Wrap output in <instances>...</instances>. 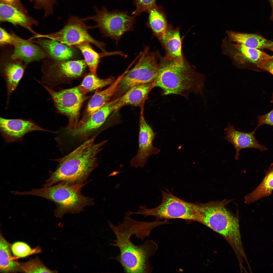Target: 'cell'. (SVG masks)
<instances>
[{
    "label": "cell",
    "instance_id": "cell-38",
    "mask_svg": "<svg viewBox=\"0 0 273 273\" xmlns=\"http://www.w3.org/2000/svg\"><path fill=\"white\" fill-rule=\"evenodd\" d=\"M271 8V11L270 18V20H273V0H268Z\"/></svg>",
    "mask_w": 273,
    "mask_h": 273
},
{
    "label": "cell",
    "instance_id": "cell-4",
    "mask_svg": "<svg viewBox=\"0 0 273 273\" xmlns=\"http://www.w3.org/2000/svg\"><path fill=\"white\" fill-rule=\"evenodd\" d=\"M230 200L197 202L196 221L221 236L230 245L237 257L245 255L238 218L226 208Z\"/></svg>",
    "mask_w": 273,
    "mask_h": 273
},
{
    "label": "cell",
    "instance_id": "cell-1",
    "mask_svg": "<svg viewBox=\"0 0 273 273\" xmlns=\"http://www.w3.org/2000/svg\"><path fill=\"white\" fill-rule=\"evenodd\" d=\"M125 215L124 220L118 225L108 221L109 226L114 234L116 239L109 245L118 247L120 254L115 258L125 272L147 273L151 272L150 258L157 248L155 242L151 240H145L142 244H134L131 237L135 235L142 241L149 236L155 228L153 222L137 221Z\"/></svg>",
    "mask_w": 273,
    "mask_h": 273
},
{
    "label": "cell",
    "instance_id": "cell-12",
    "mask_svg": "<svg viewBox=\"0 0 273 273\" xmlns=\"http://www.w3.org/2000/svg\"><path fill=\"white\" fill-rule=\"evenodd\" d=\"M143 111L140 117L137 153L130 162V166L135 168L144 167L150 156L160 152L159 149L153 144L156 133L145 120Z\"/></svg>",
    "mask_w": 273,
    "mask_h": 273
},
{
    "label": "cell",
    "instance_id": "cell-20",
    "mask_svg": "<svg viewBox=\"0 0 273 273\" xmlns=\"http://www.w3.org/2000/svg\"><path fill=\"white\" fill-rule=\"evenodd\" d=\"M35 42L41 46L47 53L48 58L57 61L71 60L76 55L73 47L58 41L46 38H37Z\"/></svg>",
    "mask_w": 273,
    "mask_h": 273
},
{
    "label": "cell",
    "instance_id": "cell-10",
    "mask_svg": "<svg viewBox=\"0 0 273 273\" xmlns=\"http://www.w3.org/2000/svg\"><path fill=\"white\" fill-rule=\"evenodd\" d=\"M48 92L57 111L67 118L69 122L65 129L71 131L77 126L80 110L87 97L78 86L56 91L41 84Z\"/></svg>",
    "mask_w": 273,
    "mask_h": 273
},
{
    "label": "cell",
    "instance_id": "cell-36",
    "mask_svg": "<svg viewBox=\"0 0 273 273\" xmlns=\"http://www.w3.org/2000/svg\"><path fill=\"white\" fill-rule=\"evenodd\" d=\"M21 0H0V2L12 6L27 13L26 9L21 3Z\"/></svg>",
    "mask_w": 273,
    "mask_h": 273
},
{
    "label": "cell",
    "instance_id": "cell-28",
    "mask_svg": "<svg viewBox=\"0 0 273 273\" xmlns=\"http://www.w3.org/2000/svg\"><path fill=\"white\" fill-rule=\"evenodd\" d=\"M74 47L78 49L81 53L90 72L94 74H97V69L102 57L110 55L121 54L119 52L98 53L93 49L90 43L88 42L82 43Z\"/></svg>",
    "mask_w": 273,
    "mask_h": 273
},
{
    "label": "cell",
    "instance_id": "cell-33",
    "mask_svg": "<svg viewBox=\"0 0 273 273\" xmlns=\"http://www.w3.org/2000/svg\"><path fill=\"white\" fill-rule=\"evenodd\" d=\"M14 33H10L4 29L0 28V44L2 46H13L19 38Z\"/></svg>",
    "mask_w": 273,
    "mask_h": 273
},
{
    "label": "cell",
    "instance_id": "cell-8",
    "mask_svg": "<svg viewBox=\"0 0 273 273\" xmlns=\"http://www.w3.org/2000/svg\"><path fill=\"white\" fill-rule=\"evenodd\" d=\"M140 54L135 66L125 72L118 84L116 93L121 96L134 86L156 82L159 71L157 54L150 52L149 47L146 46Z\"/></svg>",
    "mask_w": 273,
    "mask_h": 273
},
{
    "label": "cell",
    "instance_id": "cell-2",
    "mask_svg": "<svg viewBox=\"0 0 273 273\" xmlns=\"http://www.w3.org/2000/svg\"><path fill=\"white\" fill-rule=\"evenodd\" d=\"M97 136L94 135L66 155L57 160V166L54 171L50 172L43 187L59 183L75 185L87 182L89 175L98 166L97 154L107 142L105 140L95 143Z\"/></svg>",
    "mask_w": 273,
    "mask_h": 273
},
{
    "label": "cell",
    "instance_id": "cell-9",
    "mask_svg": "<svg viewBox=\"0 0 273 273\" xmlns=\"http://www.w3.org/2000/svg\"><path fill=\"white\" fill-rule=\"evenodd\" d=\"M87 66L84 59L60 61L47 58L42 64V76L39 83L51 88L81 77Z\"/></svg>",
    "mask_w": 273,
    "mask_h": 273
},
{
    "label": "cell",
    "instance_id": "cell-6",
    "mask_svg": "<svg viewBox=\"0 0 273 273\" xmlns=\"http://www.w3.org/2000/svg\"><path fill=\"white\" fill-rule=\"evenodd\" d=\"M162 201L158 206L149 209L144 206H140L137 211L129 212V214L141 215L144 217L153 216L157 220L180 219L196 221V202L185 201L169 192L162 191Z\"/></svg>",
    "mask_w": 273,
    "mask_h": 273
},
{
    "label": "cell",
    "instance_id": "cell-11",
    "mask_svg": "<svg viewBox=\"0 0 273 273\" xmlns=\"http://www.w3.org/2000/svg\"><path fill=\"white\" fill-rule=\"evenodd\" d=\"M83 21L78 17L71 16L59 31L48 34H38L34 38L54 40L72 47L88 42L94 44L104 52H107L105 50V44L95 40L89 34L87 30L90 29V26H87Z\"/></svg>",
    "mask_w": 273,
    "mask_h": 273
},
{
    "label": "cell",
    "instance_id": "cell-19",
    "mask_svg": "<svg viewBox=\"0 0 273 273\" xmlns=\"http://www.w3.org/2000/svg\"><path fill=\"white\" fill-rule=\"evenodd\" d=\"M124 74V73L118 77L106 89L95 92L89 100L85 113L78 125L86 121L92 115L109 102L111 97L116 93L118 84Z\"/></svg>",
    "mask_w": 273,
    "mask_h": 273
},
{
    "label": "cell",
    "instance_id": "cell-29",
    "mask_svg": "<svg viewBox=\"0 0 273 273\" xmlns=\"http://www.w3.org/2000/svg\"><path fill=\"white\" fill-rule=\"evenodd\" d=\"M115 80L112 77L101 79L99 78L97 74L90 72L84 76L82 81L78 86L79 89L86 94L89 92H94L112 84Z\"/></svg>",
    "mask_w": 273,
    "mask_h": 273
},
{
    "label": "cell",
    "instance_id": "cell-14",
    "mask_svg": "<svg viewBox=\"0 0 273 273\" xmlns=\"http://www.w3.org/2000/svg\"><path fill=\"white\" fill-rule=\"evenodd\" d=\"M119 97L109 101L92 115L83 123L78 125L70 132L73 136L80 141L88 139V137L105 123L109 115L115 110V106Z\"/></svg>",
    "mask_w": 273,
    "mask_h": 273
},
{
    "label": "cell",
    "instance_id": "cell-26",
    "mask_svg": "<svg viewBox=\"0 0 273 273\" xmlns=\"http://www.w3.org/2000/svg\"><path fill=\"white\" fill-rule=\"evenodd\" d=\"M148 17L147 25L153 34L160 40L168 26L166 16L163 8L156 5L151 8L148 12Z\"/></svg>",
    "mask_w": 273,
    "mask_h": 273
},
{
    "label": "cell",
    "instance_id": "cell-7",
    "mask_svg": "<svg viewBox=\"0 0 273 273\" xmlns=\"http://www.w3.org/2000/svg\"><path fill=\"white\" fill-rule=\"evenodd\" d=\"M96 14L82 19L84 21L91 20L96 23L90 29L98 28L104 36L114 40L117 43L126 32L133 30L135 16L125 11L116 10L109 11L104 6L99 9L95 8Z\"/></svg>",
    "mask_w": 273,
    "mask_h": 273
},
{
    "label": "cell",
    "instance_id": "cell-17",
    "mask_svg": "<svg viewBox=\"0 0 273 273\" xmlns=\"http://www.w3.org/2000/svg\"><path fill=\"white\" fill-rule=\"evenodd\" d=\"M13 46L11 57L22 61L26 65L48 57L42 48L38 44H34L30 40H25L19 37Z\"/></svg>",
    "mask_w": 273,
    "mask_h": 273
},
{
    "label": "cell",
    "instance_id": "cell-30",
    "mask_svg": "<svg viewBox=\"0 0 273 273\" xmlns=\"http://www.w3.org/2000/svg\"><path fill=\"white\" fill-rule=\"evenodd\" d=\"M22 272L26 273H55L47 267L38 257L25 262H18Z\"/></svg>",
    "mask_w": 273,
    "mask_h": 273
},
{
    "label": "cell",
    "instance_id": "cell-21",
    "mask_svg": "<svg viewBox=\"0 0 273 273\" xmlns=\"http://www.w3.org/2000/svg\"><path fill=\"white\" fill-rule=\"evenodd\" d=\"M155 84L154 83L143 84L131 87L119 97L115 106V110L126 105L142 106Z\"/></svg>",
    "mask_w": 273,
    "mask_h": 273
},
{
    "label": "cell",
    "instance_id": "cell-31",
    "mask_svg": "<svg viewBox=\"0 0 273 273\" xmlns=\"http://www.w3.org/2000/svg\"><path fill=\"white\" fill-rule=\"evenodd\" d=\"M10 248L15 259L40 253L41 251L39 247L32 249L27 243L20 241L13 243L10 246Z\"/></svg>",
    "mask_w": 273,
    "mask_h": 273
},
{
    "label": "cell",
    "instance_id": "cell-37",
    "mask_svg": "<svg viewBox=\"0 0 273 273\" xmlns=\"http://www.w3.org/2000/svg\"><path fill=\"white\" fill-rule=\"evenodd\" d=\"M258 67L269 72L273 75V58L269 59L263 64Z\"/></svg>",
    "mask_w": 273,
    "mask_h": 273
},
{
    "label": "cell",
    "instance_id": "cell-16",
    "mask_svg": "<svg viewBox=\"0 0 273 273\" xmlns=\"http://www.w3.org/2000/svg\"><path fill=\"white\" fill-rule=\"evenodd\" d=\"M1 72L6 82L7 92V104L11 93L16 89L24 75L26 65L22 61L10 57L3 58Z\"/></svg>",
    "mask_w": 273,
    "mask_h": 273
},
{
    "label": "cell",
    "instance_id": "cell-5",
    "mask_svg": "<svg viewBox=\"0 0 273 273\" xmlns=\"http://www.w3.org/2000/svg\"><path fill=\"white\" fill-rule=\"evenodd\" d=\"M88 182L75 185L59 183L42 188L21 192L20 194L38 196L52 201L56 206L54 211L55 216L61 218L66 214L79 213L85 207L94 204L93 198L81 193L82 188Z\"/></svg>",
    "mask_w": 273,
    "mask_h": 273
},
{
    "label": "cell",
    "instance_id": "cell-34",
    "mask_svg": "<svg viewBox=\"0 0 273 273\" xmlns=\"http://www.w3.org/2000/svg\"><path fill=\"white\" fill-rule=\"evenodd\" d=\"M55 0H32L35 8L43 9L45 16H47L52 13L53 6Z\"/></svg>",
    "mask_w": 273,
    "mask_h": 273
},
{
    "label": "cell",
    "instance_id": "cell-27",
    "mask_svg": "<svg viewBox=\"0 0 273 273\" xmlns=\"http://www.w3.org/2000/svg\"><path fill=\"white\" fill-rule=\"evenodd\" d=\"M10 245L0 233V272L8 273L22 272L18 262L11 252Z\"/></svg>",
    "mask_w": 273,
    "mask_h": 273
},
{
    "label": "cell",
    "instance_id": "cell-32",
    "mask_svg": "<svg viewBox=\"0 0 273 273\" xmlns=\"http://www.w3.org/2000/svg\"><path fill=\"white\" fill-rule=\"evenodd\" d=\"M156 0H134L135 6L132 15L135 17L144 12H148L152 7L156 5Z\"/></svg>",
    "mask_w": 273,
    "mask_h": 273
},
{
    "label": "cell",
    "instance_id": "cell-13",
    "mask_svg": "<svg viewBox=\"0 0 273 273\" xmlns=\"http://www.w3.org/2000/svg\"><path fill=\"white\" fill-rule=\"evenodd\" d=\"M0 129L6 142L21 141L26 134L35 131H49L42 128L32 120L23 119L0 118Z\"/></svg>",
    "mask_w": 273,
    "mask_h": 273
},
{
    "label": "cell",
    "instance_id": "cell-22",
    "mask_svg": "<svg viewBox=\"0 0 273 273\" xmlns=\"http://www.w3.org/2000/svg\"><path fill=\"white\" fill-rule=\"evenodd\" d=\"M166 51L165 56L179 61H183L182 39L178 28H173L168 25L160 40Z\"/></svg>",
    "mask_w": 273,
    "mask_h": 273
},
{
    "label": "cell",
    "instance_id": "cell-15",
    "mask_svg": "<svg viewBox=\"0 0 273 273\" xmlns=\"http://www.w3.org/2000/svg\"><path fill=\"white\" fill-rule=\"evenodd\" d=\"M257 128L250 132H245L235 129L234 126L229 124L224 129L225 136L224 139L234 147L236 150L235 158L239 159V152L246 148H254L261 151H265L267 148L260 144L256 140L255 133Z\"/></svg>",
    "mask_w": 273,
    "mask_h": 273
},
{
    "label": "cell",
    "instance_id": "cell-25",
    "mask_svg": "<svg viewBox=\"0 0 273 273\" xmlns=\"http://www.w3.org/2000/svg\"><path fill=\"white\" fill-rule=\"evenodd\" d=\"M264 176L257 186L245 196V203L247 204L253 203L262 198L270 195L273 191V163L264 171Z\"/></svg>",
    "mask_w": 273,
    "mask_h": 273
},
{
    "label": "cell",
    "instance_id": "cell-39",
    "mask_svg": "<svg viewBox=\"0 0 273 273\" xmlns=\"http://www.w3.org/2000/svg\"><path fill=\"white\" fill-rule=\"evenodd\" d=\"M271 102L273 103V96H272V99L271 100Z\"/></svg>",
    "mask_w": 273,
    "mask_h": 273
},
{
    "label": "cell",
    "instance_id": "cell-35",
    "mask_svg": "<svg viewBox=\"0 0 273 273\" xmlns=\"http://www.w3.org/2000/svg\"><path fill=\"white\" fill-rule=\"evenodd\" d=\"M258 124L256 128L260 126L267 124L273 126V109L265 115L258 116Z\"/></svg>",
    "mask_w": 273,
    "mask_h": 273
},
{
    "label": "cell",
    "instance_id": "cell-24",
    "mask_svg": "<svg viewBox=\"0 0 273 273\" xmlns=\"http://www.w3.org/2000/svg\"><path fill=\"white\" fill-rule=\"evenodd\" d=\"M230 39L237 44L257 49H266L273 52V42L255 34L242 33L229 31Z\"/></svg>",
    "mask_w": 273,
    "mask_h": 273
},
{
    "label": "cell",
    "instance_id": "cell-3",
    "mask_svg": "<svg viewBox=\"0 0 273 273\" xmlns=\"http://www.w3.org/2000/svg\"><path fill=\"white\" fill-rule=\"evenodd\" d=\"M159 71L154 87L160 88L164 95H185L190 92L200 94L203 91L205 77L197 72L184 59L179 61L158 54Z\"/></svg>",
    "mask_w": 273,
    "mask_h": 273
},
{
    "label": "cell",
    "instance_id": "cell-23",
    "mask_svg": "<svg viewBox=\"0 0 273 273\" xmlns=\"http://www.w3.org/2000/svg\"><path fill=\"white\" fill-rule=\"evenodd\" d=\"M233 52V56L237 60L242 63H253L258 67L273 58L271 56L258 49L248 47L237 43L234 44Z\"/></svg>",
    "mask_w": 273,
    "mask_h": 273
},
{
    "label": "cell",
    "instance_id": "cell-18",
    "mask_svg": "<svg viewBox=\"0 0 273 273\" xmlns=\"http://www.w3.org/2000/svg\"><path fill=\"white\" fill-rule=\"evenodd\" d=\"M0 22H8L14 26H19L26 29L35 35L37 34L32 27L37 25L38 22L27 13L12 6L0 2Z\"/></svg>",
    "mask_w": 273,
    "mask_h": 273
}]
</instances>
